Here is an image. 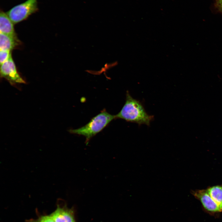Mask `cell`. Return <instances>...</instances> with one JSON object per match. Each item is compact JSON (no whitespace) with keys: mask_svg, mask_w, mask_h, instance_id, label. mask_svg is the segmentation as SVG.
<instances>
[{"mask_svg":"<svg viewBox=\"0 0 222 222\" xmlns=\"http://www.w3.org/2000/svg\"><path fill=\"white\" fill-rule=\"evenodd\" d=\"M115 116L116 118L136 123L139 126L145 124L149 126L150 122L154 119V116L149 115L142 104L133 98L128 91L126 92L125 102L121 111Z\"/></svg>","mask_w":222,"mask_h":222,"instance_id":"6da1fadb","label":"cell"},{"mask_svg":"<svg viewBox=\"0 0 222 222\" xmlns=\"http://www.w3.org/2000/svg\"><path fill=\"white\" fill-rule=\"evenodd\" d=\"M115 118V115L110 114L104 109L84 126L77 129H70L69 132L84 136L87 143L92 137L101 131Z\"/></svg>","mask_w":222,"mask_h":222,"instance_id":"7a4b0ae2","label":"cell"},{"mask_svg":"<svg viewBox=\"0 0 222 222\" xmlns=\"http://www.w3.org/2000/svg\"><path fill=\"white\" fill-rule=\"evenodd\" d=\"M37 0H27L13 7L6 13L14 24L27 19L38 10Z\"/></svg>","mask_w":222,"mask_h":222,"instance_id":"3957f363","label":"cell"},{"mask_svg":"<svg viewBox=\"0 0 222 222\" xmlns=\"http://www.w3.org/2000/svg\"><path fill=\"white\" fill-rule=\"evenodd\" d=\"M0 72L1 76L6 79L12 85L26 83L18 73L11 54L8 60L1 65Z\"/></svg>","mask_w":222,"mask_h":222,"instance_id":"277c9868","label":"cell"},{"mask_svg":"<svg viewBox=\"0 0 222 222\" xmlns=\"http://www.w3.org/2000/svg\"><path fill=\"white\" fill-rule=\"evenodd\" d=\"M191 193L208 210L213 212L222 211V208L213 199L206 189L192 190Z\"/></svg>","mask_w":222,"mask_h":222,"instance_id":"5b68a950","label":"cell"},{"mask_svg":"<svg viewBox=\"0 0 222 222\" xmlns=\"http://www.w3.org/2000/svg\"><path fill=\"white\" fill-rule=\"evenodd\" d=\"M14 23L6 13L1 10L0 13V33L14 38H17L14 27Z\"/></svg>","mask_w":222,"mask_h":222,"instance_id":"8992f818","label":"cell"},{"mask_svg":"<svg viewBox=\"0 0 222 222\" xmlns=\"http://www.w3.org/2000/svg\"><path fill=\"white\" fill-rule=\"evenodd\" d=\"M55 222H75L72 212L58 208L50 215Z\"/></svg>","mask_w":222,"mask_h":222,"instance_id":"52a82bcc","label":"cell"},{"mask_svg":"<svg viewBox=\"0 0 222 222\" xmlns=\"http://www.w3.org/2000/svg\"><path fill=\"white\" fill-rule=\"evenodd\" d=\"M18 43L17 38L0 33V50L11 51L18 45Z\"/></svg>","mask_w":222,"mask_h":222,"instance_id":"ba28073f","label":"cell"},{"mask_svg":"<svg viewBox=\"0 0 222 222\" xmlns=\"http://www.w3.org/2000/svg\"><path fill=\"white\" fill-rule=\"evenodd\" d=\"M206 189L213 199L222 208V184L210 186Z\"/></svg>","mask_w":222,"mask_h":222,"instance_id":"9c48e42d","label":"cell"},{"mask_svg":"<svg viewBox=\"0 0 222 222\" xmlns=\"http://www.w3.org/2000/svg\"><path fill=\"white\" fill-rule=\"evenodd\" d=\"M10 51L9 50H0V65L8 60L11 54Z\"/></svg>","mask_w":222,"mask_h":222,"instance_id":"30bf717a","label":"cell"},{"mask_svg":"<svg viewBox=\"0 0 222 222\" xmlns=\"http://www.w3.org/2000/svg\"><path fill=\"white\" fill-rule=\"evenodd\" d=\"M39 222H55V221L50 216L42 217L41 218Z\"/></svg>","mask_w":222,"mask_h":222,"instance_id":"8fae6325","label":"cell"},{"mask_svg":"<svg viewBox=\"0 0 222 222\" xmlns=\"http://www.w3.org/2000/svg\"><path fill=\"white\" fill-rule=\"evenodd\" d=\"M217 5L222 10V0H216Z\"/></svg>","mask_w":222,"mask_h":222,"instance_id":"7c38bea8","label":"cell"}]
</instances>
